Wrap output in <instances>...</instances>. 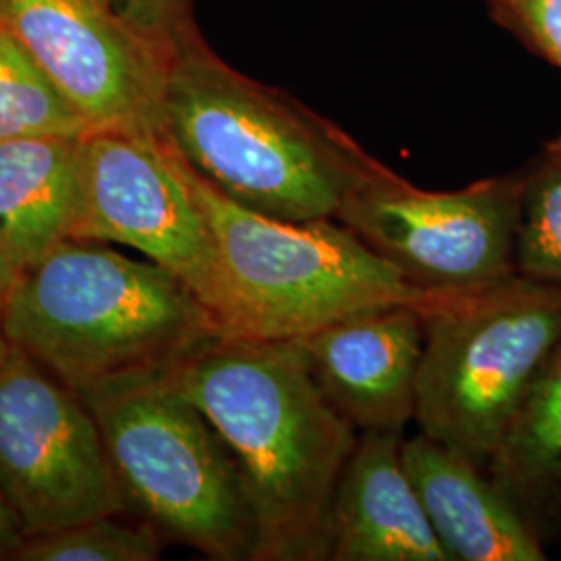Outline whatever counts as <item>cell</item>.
<instances>
[{"instance_id":"44dd1931","label":"cell","mask_w":561,"mask_h":561,"mask_svg":"<svg viewBox=\"0 0 561 561\" xmlns=\"http://www.w3.org/2000/svg\"><path fill=\"white\" fill-rule=\"evenodd\" d=\"M23 541H25V535L20 528V522L0 497V561H15Z\"/></svg>"},{"instance_id":"5b68a950","label":"cell","mask_w":561,"mask_h":561,"mask_svg":"<svg viewBox=\"0 0 561 561\" xmlns=\"http://www.w3.org/2000/svg\"><path fill=\"white\" fill-rule=\"evenodd\" d=\"M424 317L421 433L482 468L561 343V285L512 277L449 294Z\"/></svg>"},{"instance_id":"8fae6325","label":"cell","mask_w":561,"mask_h":561,"mask_svg":"<svg viewBox=\"0 0 561 561\" xmlns=\"http://www.w3.org/2000/svg\"><path fill=\"white\" fill-rule=\"evenodd\" d=\"M324 398L358 433H401L416 416L424 317L385 306L296 340Z\"/></svg>"},{"instance_id":"6da1fadb","label":"cell","mask_w":561,"mask_h":561,"mask_svg":"<svg viewBox=\"0 0 561 561\" xmlns=\"http://www.w3.org/2000/svg\"><path fill=\"white\" fill-rule=\"evenodd\" d=\"M161 379L238 463L259 528L254 561L329 560V510L360 433L324 398L300 343L215 333Z\"/></svg>"},{"instance_id":"7c38bea8","label":"cell","mask_w":561,"mask_h":561,"mask_svg":"<svg viewBox=\"0 0 561 561\" xmlns=\"http://www.w3.org/2000/svg\"><path fill=\"white\" fill-rule=\"evenodd\" d=\"M401 433L364 431L329 510L331 561H449L401 458Z\"/></svg>"},{"instance_id":"30bf717a","label":"cell","mask_w":561,"mask_h":561,"mask_svg":"<svg viewBox=\"0 0 561 561\" xmlns=\"http://www.w3.org/2000/svg\"><path fill=\"white\" fill-rule=\"evenodd\" d=\"M0 27L41 65L90 131L162 136L178 44L141 34L106 0H0Z\"/></svg>"},{"instance_id":"52a82bcc","label":"cell","mask_w":561,"mask_h":561,"mask_svg":"<svg viewBox=\"0 0 561 561\" xmlns=\"http://www.w3.org/2000/svg\"><path fill=\"white\" fill-rule=\"evenodd\" d=\"M520 213L522 171L426 192L370 157L337 221L412 285L463 294L518 275Z\"/></svg>"},{"instance_id":"ffe728a7","label":"cell","mask_w":561,"mask_h":561,"mask_svg":"<svg viewBox=\"0 0 561 561\" xmlns=\"http://www.w3.org/2000/svg\"><path fill=\"white\" fill-rule=\"evenodd\" d=\"M123 20L154 41L175 46L196 27L190 18L192 0H106Z\"/></svg>"},{"instance_id":"8992f818","label":"cell","mask_w":561,"mask_h":561,"mask_svg":"<svg viewBox=\"0 0 561 561\" xmlns=\"http://www.w3.org/2000/svg\"><path fill=\"white\" fill-rule=\"evenodd\" d=\"M127 502L164 541L208 560L254 561L259 528L238 463L201 410L159 379L81 398Z\"/></svg>"},{"instance_id":"9c48e42d","label":"cell","mask_w":561,"mask_h":561,"mask_svg":"<svg viewBox=\"0 0 561 561\" xmlns=\"http://www.w3.org/2000/svg\"><path fill=\"white\" fill-rule=\"evenodd\" d=\"M69 238L131 248L180 277L222 333L225 291L210 227L164 136L88 131Z\"/></svg>"},{"instance_id":"e0dca14e","label":"cell","mask_w":561,"mask_h":561,"mask_svg":"<svg viewBox=\"0 0 561 561\" xmlns=\"http://www.w3.org/2000/svg\"><path fill=\"white\" fill-rule=\"evenodd\" d=\"M516 271L526 279L561 285V136L522 169Z\"/></svg>"},{"instance_id":"2e32d148","label":"cell","mask_w":561,"mask_h":561,"mask_svg":"<svg viewBox=\"0 0 561 561\" xmlns=\"http://www.w3.org/2000/svg\"><path fill=\"white\" fill-rule=\"evenodd\" d=\"M90 127L32 55L0 27V141L83 136Z\"/></svg>"},{"instance_id":"7a4b0ae2","label":"cell","mask_w":561,"mask_h":561,"mask_svg":"<svg viewBox=\"0 0 561 561\" xmlns=\"http://www.w3.org/2000/svg\"><path fill=\"white\" fill-rule=\"evenodd\" d=\"M162 136L222 196L279 221L337 219L370 159L337 123L231 69L196 27L171 57Z\"/></svg>"},{"instance_id":"3957f363","label":"cell","mask_w":561,"mask_h":561,"mask_svg":"<svg viewBox=\"0 0 561 561\" xmlns=\"http://www.w3.org/2000/svg\"><path fill=\"white\" fill-rule=\"evenodd\" d=\"M0 331L13 352L85 398L159 379L219 327L161 264L67 238L15 275Z\"/></svg>"},{"instance_id":"ac0fdd59","label":"cell","mask_w":561,"mask_h":561,"mask_svg":"<svg viewBox=\"0 0 561 561\" xmlns=\"http://www.w3.org/2000/svg\"><path fill=\"white\" fill-rule=\"evenodd\" d=\"M119 514L78 522L30 537L15 561H154L161 558L162 535L150 524H123Z\"/></svg>"},{"instance_id":"4fadbf2b","label":"cell","mask_w":561,"mask_h":561,"mask_svg":"<svg viewBox=\"0 0 561 561\" xmlns=\"http://www.w3.org/2000/svg\"><path fill=\"white\" fill-rule=\"evenodd\" d=\"M403 466L449 561H541L545 545L489 472L419 433L401 445Z\"/></svg>"},{"instance_id":"ba28073f","label":"cell","mask_w":561,"mask_h":561,"mask_svg":"<svg viewBox=\"0 0 561 561\" xmlns=\"http://www.w3.org/2000/svg\"><path fill=\"white\" fill-rule=\"evenodd\" d=\"M0 497L25 539L129 505L92 410L13 350L0 360Z\"/></svg>"},{"instance_id":"603a6c76","label":"cell","mask_w":561,"mask_h":561,"mask_svg":"<svg viewBox=\"0 0 561 561\" xmlns=\"http://www.w3.org/2000/svg\"><path fill=\"white\" fill-rule=\"evenodd\" d=\"M9 352H11V347H9V343L2 337V331H0V360H2L4 356H9Z\"/></svg>"},{"instance_id":"277c9868","label":"cell","mask_w":561,"mask_h":561,"mask_svg":"<svg viewBox=\"0 0 561 561\" xmlns=\"http://www.w3.org/2000/svg\"><path fill=\"white\" fill-rule=\"evenodd\" d=\"M173 157L217 248L225 291L222 333L300 340L331 322L385 306H412L426 314L449 296L412 285L337 219L264 217L222 196L175 150Z\"/></svg>"},{"instance_id":"d6986e66","label":"cell","mask_w":561,"mask_h":561,"mask_svg":"<svg viewBox=\"0 0 561 561\" xmlns=\"http://www.w3.org/2000/svg\"><path fill=\"white\" fill-rule=\"evenodd\" d=\"M507 32L561 71V0H489Z\"/></svg>"},{"instance_id":"9a60e30c","label":"cell","mask_w":561,"mask_h":561,"mask_svg":"<svg viewBox=\"0 0 561 561\" xmlns=\"http://www.w3.org/2000/svg\"><path fill=\"white\" fill-rule=\"evenodd\" d=\"M489 477L542 545L561 539V343L510 424Z\"/></svg>"},{"instance_id":"7402d4cb","label":"cell","mask_w":561,"mask_h":561,"mask_svg":"<svg viewBox=\"0 0 561 561\" xmlns=\"http://www.w3.org/2000/svg\"><path fill=\"white\" fill-rule=\"evenodd\" d=\"M15 268H13V264L9 261V254H7V250H4V243L0 240V310H2V306H4V300H7V296H9V291H11V285H13V280H15Z\"/></svg>"},{"instance_id":"5bb4252c","label":"cell","mask_w":561,"mask_h":561,"mask_svg":"<svg viewBox=\"0 0 561 561\" xmlns=\"http://www.w3.org/2000/svg\"><path fill=\"white\" fill-rule=\"evenodd\" d=\"M83 136L0 141V240L15 273L71 233Z\"/></svg>"}]
</instances>
